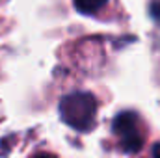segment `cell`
<instances>
[{
	"mask_svg": "<svg viewBox=\"0 0 160 158\" xmlns=\"http://www.w3.org/2000/svg\"><path fill=\"white\" fill-rule=\"evenodd\" d=\"M112 136L121 153H140L147 141V125L138 112L123 110L112 121Z\"/></svg>",
	"mask_w": 160,
	"mask_h": 158,
	"instance_id": "1",
	"label": "cell"
},
{
	"mask_svg": "<svg viewBox=\"0 0 160 158\" xmlns=\"http://www.w3.org/2000/svg\"><path fill=\"white\" fill-rule=\"evenodd\" d=\"M99 102L88 91H73L60 101L62 119L78 132H88L93 128L97 117Z\"/></svg>",
	"mask_w": 160,
	"mask_h": 158,
	"instance_id": "2",
	"label": "cell"
},
{
	"mask_svg": "<svg viewBox=\"0 0 160 158\" xmlns=\"http://www.w3.org/2000/svg\"><path fill=\"white\" fill-rule=\"evenodd\" d=\"M73 4L82 15H101L108 7L110 0H73Z\"/></svg>",
	"mask_w": 160,
	"mask_h": 158,
	"instance_id": "3",
	"label": "cell"
},
{
	"mask_svg": "<svg viewBox=\"0 0 160 158\" xmlns=\"http://www.w3.org/2000/svg\"><path fill=\"white\" fill-rule=\"evenodd\" d=\"M151 158H160V141L151 145Z\"/></svg>",
	"mask_w": 160,
	"mask_h": 158,
	"instance_id": "4",
	"label": "cell"
},
{
	"mask_svg": "<svg viewBox=\"0 0 160 158\" xmlns=\"http://www.w3.org/2000/svg\"><path fill=\"white\" fill-rule=\"evenodd\" d=\"M30 158H58V156H54L50 153H38V155H34V156H30Z\"/></svg>",
	"mask_w": 160,
	"mask_h": 158,
	"instance_id": "5",
	"label": "cell"
}]
</instances>
